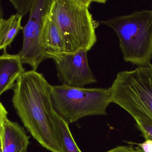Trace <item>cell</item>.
<instances>
[{
  "label": "cell",
  "instance_id": "1",
  "mask_svg": "<svg viewBox=\"0 0 152 152\" xmlns=\"http://www.w3.org/2000/svg\"><path fill=\"white\" fill-rule=\"evenodd\" d=\"M50 85L42 74L25 72L13 89V106L33 137L51 152H62L55 123Z\"/></svg>",
  "mask_w": 152,
  "mask_h": 152
},
{
  "label": "cell",
  "instance_id": "2",
  "mask_svg": "<svg viewBox=\"0 0 152 152\" xmlns=\"http://www.w3.org/2000/svg\"><path fill=\"white\" fill-rule=\"evenodd\" d=\"M91 0H54L49 16L60 29L66 52L88 51L97 42L99 23L89 11Z\"/></svg>",
  "mask_w": 152,
  "mask_h": 152
},
{
  "label": "cell",
  "instance_id": "3",
  "mask_svg": "<svg viewBox=\"0 0 152 152\" xmlns=\"http://www.w3.org/2000/svg\"><path fill=\"white\" fill-rule=\"evenodd\" d=\"M99 23L116 34L125 62L138 67L152 65V10L136 11Z\"/></svg>",
  "mask_w": 152,
  "mask_h": 152
},
{
  "label": "cell",
  "instance_id": "4",
  "mask_svg": "<svg viewBox=\"0 0 152 152\" xmlns=\"http://www.w3.org/2000/svg\"><path fill=\"white\" fill-rule=\"evenodd\" d=\"M110 89L112 103L152 126V65L119 72Z\"/></svg>",
  "mask_w": 152,
  "mask_h": 152
},
{
  "label": "cell",
  "instance_id": "5",
  "mask_svg": "<svg viewBox=\"0 0 152 152\" xmlns=\"http://www.w3.org/2000/svg\"><path fill=\"white\" fill-rule=\"evenodd\" d=\"M51 96L55 111L68 124L86 116L106 115L112 103L110 87L51 85Z\"/></svg>",
  "mask_w": 152,
  "mask_h": 152
},
{
  "label": "cell",
  "instance_id": "6",
  "mask_svg": "<svg viewBox=\"0 0 152 152\" xmlns=\"http://www.w3.org/2000/svg\"><path fill=\"white\" fill-rule=\"evenodd\" d=\"M54 0H35L29 20L23 30V47L18 52L23 64L36 71L43 61L48 59L41 45V37L45 21Z\"/></svg>",
  "mask_w": 152,
  "mask_h": 152
},
{
  "label": "cell",
  "instance_id": "7",
  "mask_svg": "<svg viewBox=\"0 0 152 152\" xmlns=\"http://www.w3.org/2000/svg\"><path fill=\"white\" fill-rule=\"evenodd\" d=\"M84 50L50 55L56 65L57 76L62 85L83 88L96 83L97 80L90 68Z\"/></svg>",
  "mask_w": 152,
  "mask_h": 152
},
{
  "label": "cell",
  "instance_id": "8",
  "mask_svg": "<svg viewBox=\"0 0 152 152\" xmlns=\"http://www.w3.org/2000/svg\"><path fill=\"white\" fill-rule=\"evenodd\" d=\"M30 138L23 127L9 119L8 112L1 103V152H26Z\"/></svg>",
  "mask_w": 152,
  "mask_h": 152
},
{
  "label": "cell",
  "instance_id": "9",
  "mask_svg": "<svg viewBox=\"0 0 152 152\" xmlns=\"http://www.w3.org/2000/svg\"><path fill=\"white\" fill-rule=\"evenodd\" d=\"M25 72L18 54L11 55L3 51L0 56V95L14 89L17 80Z\"/></svg>",
  "mask_w": 152,
  "mask_h": 152
},
{
  "label": "cell",
  "instance_id": "10",
  "mask_svg": "<svg viewBox=\"0 0 152 152\" xmlns=\"http://www.w3.org/2000/svg\"><path fill=\"white\" fill-rule=\"evenodd\" d=\"M41 45L48 58L51 54L66 52V45L62 33L49 15L42 29Z\"/></svg>",
  "mask_w": 152,
  "mask_h": 152
},
{
  "label": "cell",
  "instance_id": "11",
  "mask_svg": "<svg viewBox=\"0 0 152 152\" xmlns=\"http://www.w3.org/2000/svg\"><path fill=\"white\" fill-rule=\"evenodd\" d=\"M23 17L16 14L10 17L7 19L0 18V50H7L20 31L23 27L21 22Z\"/></svg>",
  "mask_w": 152,
  "mask_h": 152
},
{
  "label": "cell",
  "instance_id": "12",
  "mask_svg": "<svg viewBox=\"0 0 152 152\" xmlns=\"http://www.w3.org/2000/svg\"><path fill=\"white\" fill-rule=\"evenodd\" d=\"M54 116L62 152H82L73 137L69 129V124L55 110Z\"/></svg>",
  "mask_w": 152,
  "mask_h": 152
},
{
  "label": "cell",
  "instance_id": "13",
  "mask_svg": "<svg viewBox=\"0 0 152 152\" xmlns=\"http://www.w3.org/2000/svg\"><path fill=\"white\" fill-rule=\"evenodd\" d=\"M35 0H10L18 14L22 16L31 12Z\"/></svg>",
  "mask_w": 152,
  "mask_h": 152
},
{
  "label": "cell",
  "instance_id": "14",
  "mask_svg": "<svg viewBox=\"0 0 152 152\" xmlns=\"http://www.w3.org/2000/svg\"><path fill=\"white\" fill-rule=\"evenodd\" d=\"M136 126L141 132L145 139L152 140V126L145 123L140 120H135Z\"/></svg>",
  "mask_w": 152,
  "mask_h": 152
},
{
  "label": "cell",
  "instance_id": "15",
  "mask_svg": "<svg viewBox=\"0 0 152 152\" xmlns=\"http://www.w3.org/2000/svg\"><path fill=\"white\" fill-rule=\"evenodd\" d=\"M106 152H144L139 147H134L133 145L118 146Z\"/></svg>",
  "mask_w": 152,
  "mask_h": 152
},
{
  "label": "cell",
  "instance_id": "16",
  "mask_svg": "<svg viewBox=\"0 0 152 152\" xmlns=\"http://www.w3.org/2000/svg\"><path fill=\"white\" fill-rule=\"evenodd\" d=\"M129 145H137L141 148L144 152H152V140L147 139L143 143H137L131 141H126Z\"/></svg>",
  "mask_w": 152,
  "mask_h": 152
},
{
  "label": "cell",
  "instance_id": "17",
  "mask_svg": "<svg viewBox=\"0 0 152 152\" xmlns=\"http://www.w3.org/2000/svg\"></svg>",
  "mask_w": 152,
  "mask_h": 152
}]
</instances>
